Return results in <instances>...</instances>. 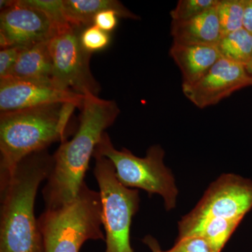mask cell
<instances>
[{"mask_svg": "<svg viewBox=\"0 0 252 252\" xmlns=\"http://www.w3.org/2000/svg\"><path fill=\"white\" fill-rule=\"evenodd\" d=\"M81 109L75 135L61 142L53 155L54 167L42 190L46 210L64 206L77 196L94 149L121 112L115 101L91 94L84 95Z\"/></svg>", "mask_w": 252, "mask_h": 252, "instance_id": "6da1fadb", "label": "cell"}, {"mask_svg": "<svg viewBox=\"0 0 252 252\" xmlns=\"http://www.w3.org/2000/svg\"><path fill=\"white\" fill-rule=\"evenodd\" d=\"M217 48L223 59L245 66L252 56V35L244 28L222 35Z\"/></svg>", "mask_w": 252, "mask_h": 252, "instance_id": "2e32d148", "label": "cell"}, {"mask_svg": "<svg viewBox=\"0 0 252 252\" xmlns=\"http://www.w3.org/2000/svg\"><path fill=\"white\" fill-rule=\"evenodd\" d=\"M94 175L102 202V220L105 232V252H134L130 242L132 217L140 204L137 189L124 187L107 158L94 154Z\"/></svg>", "mask_w": 252, "mask_h": 252, "instance_id": "8992f818", "label": "cell"}, {"mask_svg": "<svg viewBox=\"0 0 252 252\" xmlns=\"http://www.w3.org/2000/svg\"><path fill=\"white\" fill-rule=\"evenodd\" d=\"M220 0H180L170 12L172 21H185L214 9Z\"/></svg>", "mask_w": 252, "mask_h": 252, "instance_id": "ffe728a7", "label": "cell"}, {"mask_svg": "<svg viewBox=\"0 0 252 252\" xmlns=\"http://www.w3.org/2000/svg\"><path fill=\"white\" fill-rule=\"evenodd\" d=\"M26 47L9 46L0 51V79H5L16 64L20 54Z\"/></svg>", "mask_w": 252, "mask_h": 252, "instance_id": "603a6c76", "label": "cell"}, {"mask_svg": "<svg viewBox=\"0 0 252 252\" xmlns=\"http://www.w3.org/2000/svg\"><path fill=\"white\" fill-rule=\"evenodd\" d=\"M240 223V221L237 220L211 219L198 225L189 236L202 237L210 244L215 251L220 252Z\"/></svg>", "mask_w": 252, "mask_h": 252, "instance_id": "e0dca14e", "label": "cell"}, {"mask_svg": "<svg viewBox=\"0 0 252 252\" xmlns=\"http://www.w3.org/2000/svg\"><path fill=\"white\" fill-rule=\"evenodd\" d=\"M143 243L152 252H217L205 239L198 235L176 240L173 248L167 251H162L157 240L151 235H147L143 239Z\"/></svg>", "mask_w": 252, "mask_h": 252, "instance_id": "d6986e66", "label": "cell"}, {"mask_svg": "<svg viewBox=\"0 0 252 252\" xmlns=\"http://www.w3.org/2000/svg\"><path fill=\"white\" fill-rule=\"evenodd\" d=\"M94 154L112 162L118 180L124 187L161 195L167 211L176 207L178 189L171 170L164 165L165 152L158 144L149 147L145 157H137L128 149L117 150L105 132Z\"/></svg>", "mask_w": 252, "mask_h": 252, "instance_id": "5b68a950", "label": "cell"}, {"mask_svg": "<svg viewBox=\"0 0 252 252\" xmlns=\"http://www.w3.org/2000/svg\"><path fill=\"white\" fill-rule=\"evenodd\" d=\"M63 2L68 22L81 29L94 26L96 15L105 10L115 11L120 18L140 19L117 0H63Z\"/></svg>", "mask_w": 252, "mask_h": 252, "instance_id": "9a60e30c", "label": "cell"}, {"mask_svg": "<svg viewBox=\"0 0 252 252\" xmlns=\"http://www.w3.org/2000/svg\"><path fill=\"white\" fill-rule=\"evenodd\" d=\"M76 107L56 103L0 114V180L28 156L66 140V129Z\"/></svg>", "mask_w": 252, "mask_h": 252, "instance_id": "3957f363", "label": "cell"}, {"mask_svg": "<svg viewBox=\"0 0 252 252\" xmlns=\"http://www.w3.org/2000/svg\"><path fill=\"white\" fill-rule=\"evenodd\" d=\"M82 30L72 26L50 41L53 63L51 81L62 90L72 91L81 95L86 94L97 95L100 86L91 73L92 54L81 44Z\"/></svg>", "mask_w": 252, "mask_h": 252, "instance_id": "ba28073f", "label": "cell"}, {"mask_svg": "<svg viewBox=\"0 0 252 252\" xmlns=\"http://www.w3.org/2000/svg\"><path fill=\"white\" fill-rule=\"evenodd\" d=\"M119 14L113 10H105L96 15L94 25L102 31L110 32L117 28Z\"/></svg>", "mask_w": 252, "mask_h": 252, "instance_id": "cb8c5ba5", "label": "cell"}, {"mask_svg": "<svg viewBox=\"0 0 252 252\" xmlns=\"http://www.w3.org/2000/svg\"><path fill=\"white\" fill-rule=\"evenodd\" d=\"M29 6L40 10L51 19L59 33L72 26L68 22L63 0H23Z\"/></svg>", "mask_w": 252, "mask_h": 252, "instance_id": "44dd1931", "label": "cell"}, {"mask_svg": "<svg viewBox=\"0 0 252 252\" xmlns=\"http://www.w3.org/2000/svg\"><path fill=\"white\" fill-rule=\"evenodd\" d=\"M246 0H220L216 10L221 36L243 28Z\"/></svg>", "mask_w": 252, "mask_h": 252, "instance_id": "ac0fdd59", "label": "cell"}, {"mask_svg": "<svg viewBox=\"0 0 252 252\" xmlns=\"http://www.w3.org/2000/svg\"><path fill=\"white\" fill-rule=\"evenodd\" d=\"M50 41L25 48L5 79L51 81L53 63Z\"/></svg>", "mask_w": 252, "mask_h": 252, "instance_id": "5bb4252c", "label": "cell"}, {"mask_svg": "<svg viewBox=\"0 0 252 252\" xmlns=\"http://www.w3.org/2000/svg\"><path fill=\"white\" fill-rule=\"evenodd\" d=\"M80 41L83 48L93 54L105 49L110 44L111 36L94 25L81 31Z\"/></svg>", "mask_w": 252, "mask_h": 252, "instance_id": "7402d4cb", "label": "cell"}, {"mask_svg": "<svg viewBox=\"0 0 252 252\" xmlns=\"http://www.w3.org/2000/svg\"><path fill=\"white\" fill-rule=\"evenodd\" d=\"M252 208V182L234 174H223L207 188L203 198L178 222L177 240L191 234L211 219L240 221Z\"/></svg>", "mask_w": 252, "mask_h": 252, "instance_id": "52a82bcc", "label": "cell"}, {"mask_svg": "<svg viewBox=\"0 0 252 252\" xmlns=\"http://www.w3.org/2000/svg\"><path fill=\"white\" fill-rule=\"evenodd\" d=\"M53 167L54 157L46 149L23 158L0 180V252H44L34 202Z\"/></svg>", "mask_w": 252, "mask_h": 252, "instance_id": "7a4b0ae2", "label": "cell"}, {"mask_svg": "<svg viewBox=\"0 0 252 252\" xmlns=\"http://www.w3.org/2000/svg\"><path fill=\"white\" fill-rule=\"evenodd\" d=\"M59 34L57 28L40 10L23 0L8 1L0 14V46H28L51 40Z\"/></svg>", "mask_w": 252, "mask_h": 252, "instance_id": "9c48e42d", "label": "cell"}, {"mask_svg": "<svg viewBox=\"0 0 252 252\" xmlns=\"http://www.w3.org/2000/svg\"><path fill=\"white\" fill-rule=\"evenodd\" d=\"M243 28L252 35V0H246L244 9Z\"/></svg>", "mask_w": 252, "mask_h": 252, "instance_id": "d4e9b609", "label": "cell"}, {"mask_svg": "<svg viewBox=\"0 0 252 252\" xmlns=\"http://www.w3.org/2000/svg\"><path fill=\"white\" fill-rule=\"evenodd\" d=\"M170 55L182 73V86L191 85L198 81L222 58L217 46L174 41Z\"/></svg>", "mask_w": 252, "mask_h": 252, "instance_id": "7c38bea8", "label": "cell"}, {"mask_svg": "<svg viewBox=\"0 0 252 252\" xmlns=\"http://www.w3.org/2000/svg\"><path fill=\"white\" fill-rule=\"evenodd\" d=\"M216 7L188 21H172L174 42L217 46L221 33Z\"/></svg>", "mask_w": 252, "mask_h": 252, "instance_id": "4fadbf2b", "label": "cell"}, {"mask_svg": "<svg viewBox=\"0 0 252 252\" xmlns=\"http://www.w3.org/2000/svg\"><path fill=\"white\" fill-rule=\"evenodd\" d=\"M84 95L62 90L51 81L4 79L0 80V113L56 103H71L81 108Z\"/></svg>", "mask_w": 252, "mask_h": 252, "instance_id": "30bf717a", "label": "cell"}, {"mask_svg": "<svg viewBox=\"0 0 252 252\" xmlns=\"http://www.w3.org/2000/svg\"><path fill=\"white\" fill-rule=\"evenodd\" d=\"M37 223L44 252H79L88 240L104 239L100 195L84 182L73 201L46 210Z\"/></svg>", "mask_w": 252, "mask_h": 252, "instance_id": "277c9868", "label": "cell"}, {"mask_svg": "<svg viewBox=\"0 0 252 252\" xmlns=\"http://www.w3.org/2000/svg\"><path fill=\"white\" fill-rule=\"evenodd\" d=\"M250 86L252 78L245 66L221 58L198 81L182 86V91L194 105L203 109Z\"/></svg>", "mask_w": 252, "mask_h": 252, "instance_id": "8fae6325", "label": "cell"}, {"mask_svg": "<svg viewBox=\"0 0 252 252\" xmlns=\"http://www.w3.org/2000/svg\"><path fill=\"white\" fill-rule=\"evenodd\" d=\"M245 68H246L247 71H248L249 74H250V75L251 76V77L252 78V59L250 60V63H249L248 65H247V67Z\"/></svg>", "mask_w": 252, "mask_h": 252, "instance_id": "484cf974", "label": "cell"}]
</instances>
